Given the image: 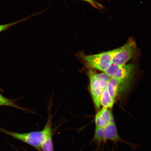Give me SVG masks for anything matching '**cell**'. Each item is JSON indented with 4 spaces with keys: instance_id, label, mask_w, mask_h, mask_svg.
I'll return each instance as SVG.
<instances>
[{
    "instance_id": "obj_1",
    "label": "cell",
    "mask_w": 151,
    "mask_h": 151,
    "mask_svg": "<svg viewBox=\"0 0 151 151\" xmlns=\"http://www.w3.org/2000/svg\"><path fill=\"white\" fill-rule=\"evenodd\" d=\"M51 114H49L48 120L42 131L21 133L10 131L0 128V132L14 139L23 142L35 148H40L47 138L52 135Z\"/></svg>"
},
{
    "instance_id": "obj_2",
    "label": "cell",
    "mask_w": 151,
    "mask_h": 151,
    "mask_svg": "<svg viewBox=\"0 0 151 151\" xmlns=\"http://www.w3.org/2000/svg\"><path fill=\"white\" fill-rule=\"evenodd\" d=\"M113 52L114 50L88 55L81 52L77 56L86 68L105 72L112 63Z\"/></svg>"
},
{
    "instance_id": "obj_3",
    "label": "cell",
    "mask_w": 151,
    "mask_h": 151,
    "mask_svg": "<svg viewBox=\"0 0 151 151\" xmlns=\"http://www.w3.org/2000/svg\"><path fill=\"white\" fill-rule=\"evenodd\" d=\"M88 75L90 81V90L94 105L97 109L101 108L100 99L111 77L105 72L98 73L89 69Z\"/></svg>"
},
{
    "instance_id": "obj_4",
    "label": "cell",
    "mask_w": 151,
    "mask_h": 151,
    "mask_svg": "<svg viewBox=\"0 0 151 151\" xmlns=\"http://www.w3.org/2000/svg\"><path fill=\"white\" fill-rule=\"evenodd\" d=\"M134 67L132 64L119 65L112 63L105 73L111 78L120 81V91L125 90L129 86L134 76Z\"/></svg>"
},
{
    "instance_id": "obj_5",
    "label": "cell",
    "mask_w": 151,
    "mask_h": 151,
    "mask_svg": "<svg viewBox=\"0 0 151 151\" xmlns=\"http://www.w3.org/2000/svg\"><path fill=\"white\" fill-rule=\"evenodd\" d=\"M137 53L134 39H129L123 46L114 50L112 63L119 65H126L128 61L134 57Z\"/></svg>"
},
{
    "instance_id": "obj_6",
    "label": "cell",
    "mask_w": 151,
    "mask_h": 151,
    "mask_svg": "<svg viewBox=\"0 0 151 151\" xmlns=\"http://www.w3.org/2000/svg\"><path fill=\"white\" fill-rule=\"evenodd\" d=\"M93 139L100 143L110 140L114 142L115 144L120 142L131 145L119 136L115 123H110L104 128L96 126Z\"/></svg>"
},
{
    "instance_id": "obj_7",
    "label": "cell",
    "mask_w": 151,
    "mask_h": 151,
    "mask_svg": "<svg viewBox=\"0 0 151 151\" xmlns=\"http://www.w3.org/2000/svg\"><path fill=\"white\" fill-rule=\"evenodd\" d=\"M95 122L97 127L104 128L110 123L115 122L112 113L109 109L103 107L96 114Z\"/></svg>"
},
{
    "instance_id": "obj_8",
    "label": "cell",
    "mask_w": 151,
    "mask_h": 151,
    "mask_svg": "<svg viewBox=\"0 0 151 151\" xmlns=\"http://www.w3.org/2000/svg\"><path fill=\"white\" fill-rule=\"evenodd\" d=\"M120 84V81L118 79L111 78L107 84L106 88L109 95L114 101L119 91Z\"/></svg>"
},
{
    "instance_id": "obj_9",
    "label": "cell",
    "mask_w": 151,
    "mask_h": 151,
    "mask_svg": "<svg viewBox=\"0 0 151 151\" xmlns=\"http://www.w3.org/2000/svg\"><path fill=\"white\" fill-rule=\"evenodd\" d=\"M114 103V101L109 95L106 87L102 94L100 99L101 106H102L103 107L105 108L111 109L113 107Z\"/></svg>"
},
{
    "instance_id": "obj_10",
    "label": "cell",
    "mask_w": 151,
    "mask_h": 151,
    "mask_svg": "<svg viewBox=\"0 0 151 151\" xmlns=\"http://www.w3.org/2000/svg\"><path fill=\"white\" fill-rule=\"evenodd\" d=\"M0 106L12 107L20 109H22L21 107H19L16 104L14 100L5 97L1 94H0Z\"/></svg>"
},
{
    "instance_id": "obj_11",
    "label": "cell",
    "mask_w": 151,
    "mask_h": 151,
    "mask_svg": "<svg viewBox=\"0 0 151 151\" xmlns=\"http://www.w3.org/2000/svg\"><path fill=\"white\" fill-rule=\"evenodd\" d=\"M40 148L42 149L43 151H53L52 135L47 138Z\"/></svg>"
},
{
    "instance_id": "obj_12",
    "label": "cell",
    "mask_w": 151,
    "mask_h": 151,
    "mask_svg": "<svg viewBox=\"0 0 151 151\" xmlns=\"http://www.w3.org/2000/svg\"><path fill=\"white\" fill-rule=\"evenodd\" d=\"M29 18V17H28L22 19L17 21L14 22H11V23L0 24V33H1V32H3L6 31V30L8 29L9 28L12 27V26L16 25V24H17L20 23V22H23L26 20H27Z\"/></svg>"
},
{
    "instance_id": "obj_13",
    "label": "cell",
    "mask_w": 151,
    "mask_h": 151,
    "mask_svg": "<svg viewBox=\"0 0 151 151\" xmlns=\"http://www.w3.org/2000/svg\"><path fill=\"white\" fill-rule=\"evenodd\" d=\"M81 1H86V0H81Z\"/></svg>"
},
{
    "instance_id": "obj_14",
    "label": "cell",
    "mask_w": 151,
    "mask_h": 151,
    "mask_svg": "<svg viewBox=\"0 0 151 151\" xmlns=\"http://www.w3.org/2000/svg\"><path fill=\"white\" fill-rule=\"evenodd\" d=\"M112 151H114V148H113Z\"/></svg>"
}]
</instances>
